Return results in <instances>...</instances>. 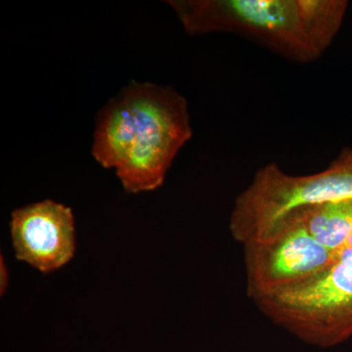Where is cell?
<instances>
[{
	"label": "cell",
	"instance_id": "6da1fadb",
	"mask_svg": "<svg viewBox=\"0 0 352 352\" xmlns=\"http://www.w3.org/2000/svg\"><path fill=\"white\" fill-rule=\"evenodd\" d=\"M192 135L184 96L170 87L132 82L97 116L91 153L116 170L127 193L138 194L163 185Z\"/></svg>",
	"mask_w": 352,
	"mask_h": 352
},
{
	"label": "cell",
	"instance_id": "7a4b0ae2",
	"mask_svg": "<svg viewBox=\"0 0 352 352\" xmlns=\"http://www.w3.org/2000/svg\"><path fill=\"white\" fill-rule=\"evenodd\" d=\"M191 36L227 32L296 63L326 52L346 17V0H170Z\"/></svg>",
	"mask_w": 352,
	"mask_h": 352
},
{
	"label": "cell",
	"instance_id": "3957f363",
	"mask_svg": "<svg viewBox=\"0 0 352 352\" xmlns=\"http://www.w3.org/2000/svg\"><path fill=\"white\" fill-rule=\"evenodd\" d=\"M346 200H352V148H344L327 168L314 175H289L270 163L236 198L229 230L236 242L247 245L267 237L296 210Z\"/></svg>",
	"mask_w": 352,
	"mask_h": 352
},
{
	"label": "cell",
	"instance_id": "277c9868",
	"mask_svg": "<svg viewBox=\"0 0 352 352\" xmlns=\"http://www.w3.org/2000/svg\"><path fill=\"white\" fill-rule=\"evenodd\" d=\"M267 318L310 346L330 349L352 338V235L314 279L254 302Z\"/></svg>",
	"mask_w": 352,
	"mask_h": 352
},
{
	"label": "cell",
	"instance_id": "5b68a950",
	"mask_svg": "<svg viewBox=\"0 0 352 352\" xmlns=\"http://www.w3.org/2000/svg\"><path fill=\"white\" fill-rule=\"evenodd\" d=\"M247 296L254 302L307 283L327 270L333 254L295 215L264 239L243 245Z\"/></svg>",
	"mask_w": 352,
	"mask_h": 352
},
{
	"label": "cell",
	"instance_id": "8992f818",
	"mask_svg": "<svg viewBox=\"0 0 352 352\" xmlns=\"http://www.w3.org/2000/svg\"><path fill=\"white\" fill-rule=\"evenodd\" d=\"M10 234L18 261L44 274L75 256V217L63 204L45 200L17 208L11 215Z\"/></svg>",
	"mask_w": 352,
	"mask_h": 352
},
{
	"label": "cell",
	"instance_id": "52a82bcc",
	"mask_svg": "<svg viewBox=\"0 0 352 352\" xmlns=\"http://www.w3.org/2000/svg\"><path fill=\"white\" fill-rule=\"evenodd\" d=\"M289 215L298 217L310 235L332 252L333 256L351 237L352 200L303 208Z\"/></svg>",
	"mask_w": 352,
	"mask_h": 352
},
{
	"label": "cell",
	"instance_id": "ba28073f",
	"mask_svg": "<svg viewBox=\"0 0 352 352\" xmlns=\"http://www.w3.org/2000/svg\"><path fill=\"white\" fill-rule=\"evenodd\" d=\"M9 274L8 268L4 261L3 256H0V294L3 295L8 288Z\"/></svg>",
	"mask_w": 352,
	"mask_h": 352
}]
</instances>
